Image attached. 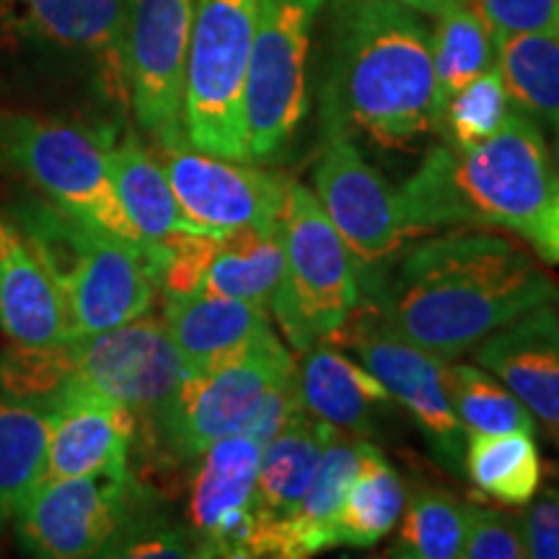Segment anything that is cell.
Segmentation results:
<instances>
[{
	"label": "cell",
	"instance_id": "cell-1",
	"mask_svg": "<svg viewBox=\"0 0 559 559\" xmlns=\"http://www.w3.org/2000/svg\"><path fill=\"white\" fill-rule=\"evenodd\" d=\"M362 298L404 340L451 360L526 311L559 300V285L513 239L453 230L402 251Z\"/></svg>",
	"mask_w": 559,
	"mask_h": 559
},
{
	"label": "cell",
	"instance_id": "cell-2",
	"mask_svg": "<svg viewBox=\"0 0 559 559\" xmlns=\"http://www.w3.org/2000/svg\"><path fill=\"white\" fill-rule=\"evenodd\" d=\"M321 122L326 135L360 132L386 151L436 132L430 29L415 9L334 0Z\"/></svg>",
	"mask_w": 559,
	"mask_h": 559
},
{
	"label": "cell",
	"instance_id": "cell-3",
	"mask_svg": "<svg viewBox=\"0 0 559 559\" xmlns=\"http://www.w3.org/2000/svg\"><path fill=\"white\" fill-rule=\"evenodd\" d=\"M559 179L542 124L513 109L481 143H438L400 187L409 236L440 228H500L528 239Z\"/></svg>",
	"mask_w": 559,
	"mask_h": 559
},
{
	"label": "cell",
	"instance_id": "cell-4",
	"mask_svg": "<svg viewBox=\"0 0 559 559\" xmlns=\"http://www.w3.org/2000/svg\"><path fill=\"white\" fill-rule=\"evenodd\" d=\"M16 221L58 280L73 340L115 330L153 309L160 290L153 247L120 239L50 202L21 210Z\"/></svg>",
	"mask_w": 559,
	"mask_h": 559
},
{
	"label": "cell",
	"instance_id": "cell-5",
	"mask_svg": "<svg viewBox=\"0 0 559 559\" xmlns=\"http://www.w3.org/2000/svg\"><path fill=\"white\" fill-rule=\"evenodd\" d=\"M277 230L285 277L270 300V317L290 347L304 353L337 332L355 309L360 298L358 272L317 194L300 181H290L285 190Z\"/></svg>",
	"mask_w": 559,
	"mask_h": 559
},
{
	"label": "cell",
	"instance_id": "cell-6",
	"mask_svg": "<svg viewBox=\"0 0 559 559\" xmlns=\"http://www.w3.org/2000/svg\"><path fill=\"white\" fill-rule=\"evenodd\" d=\"M0 166L24 177L50 205L120 239L145 243L117 200L107 138L79 124L0 111Z\"/></svg>",
	"mask_w": 559,
	"mask_h": 559
},
{
	"label": "cell",
	"instance_id": "cell-7",
	"mask_svg": "<svg viewBox=\"0 0 559 559\" xmlns=\"http://www.w3.org/2000/svg\"><path fill=\"white\" fill-rule=\"evenodd\" d=\"M260 0H194L185 81V130L194 148L243 160L247 70Z\"/></svg>",
	"mask_w": 559,
	"mask_h": 559
},
{
	"label": "cell",
	"instance_id": "cell-8",
	"mask_svg": "<svg viewBox=\"0 0 559 559\" xmlns=\"http://www.w3.org/2000/svg\"><path fill=\"white\" fill-rule=\"evenodd\" d=\"M55 366L60 389L50 409L75 400H99L156 417L187 376L164 319L151 313L55 345Z\"/></svg>",
	"mask_w": 559,
	"mask_h": 559
},
{
	"label": "cell",
	"instance_id": "cell-9",
	"mask_svg": "<svg viewBox=\"0 0 559 559\" xmlns=\"http://www.w3.org/2000/svg\"><path fill=\"white\" fill-rule=\"evenodd\" d=\"M326 0H260L247 91L249 164H275L309 115V52Z\"/></svg>",
	"mask_w": 559,
	"mask_h": 559
},
{
	"label": "cell",
	"instance_id": "cell-10",
	"mask_svg": "<svg viewBox=\"0 0 559 559\" xmlns=\"http://www.w3.org/2000/svg\"><path fill=\"white\" fill-rule=\"evenodd\" d=\"M296 376V358L275 330L207 368L187 370L156 419L179 456H202L218 440L247 432L270 391Z\"/></svg>",
	"mask_w": 559,
	"mask_h": 559
},
{
	"label": "cell",
	"instance_id": "cell-11",
	"mask_svg": "<svg viewBox=\"0 0 559 559\" xmlns=\"http://www.w3.org/2000/svg\"><path fill=\"white\" fill-rule=\"evenodd\" d=\"M326 342H342L353 349L386 386L391 400L409 412L438 464L456 477L464 474L466 432L445 389V358L396 334L373 300L362 296Z\"/></svg>",
	"mask_w": 559,
	"mask_h": 559
},
{
	"label": "cell",
	"instance_id": "cell-12",
	"mask_svg": "<svg viewBox=\"0 0 559 559\" xmlns=\"http://www.w3.org/2000/svg\"><path fill=\"white\" fill-rule=\"evenodd\" d=\"M313 185V194L353 257L360 296H370L412 239L400 190L347 135H326Z\"/></svg>",
	"mask_w": 559,
	"mask_h": 559
},
{
	"label": "cell",
	"instance_id": "cell-13",
	"mask_svg": "<svg viewBox=\"0 0 559 559\" xmlns=\"http://www.w3.org/2000/svg\"><path fill=\"white\" fill-rule=\"evenodd\" d=\"M194 0H124L130 109L153 143L187 138L185 81Z\"/></svg>",
	"mask_w": 559,
	"mask_h": 559
},
{
	"label": "cell",
	"instance_id": "cell-14",
	"mask_svg": "<svg viewBox=\"0 0 559 559\" xmlns=\"http://www.w3.org/2000/svg\"><path fill=\"white\" fill-rule=\"evenodd\" d=\"M130 469L41 479L16 510L19 539L37 557H99L128 526Z\"/></svg>",
	"mask_w": 559,
	"mask_h": 559
},
{
	"label": "cell",
	"instance_id": "cell-15",
	"mask_svg": "<svg viewBox=\"0 0 559 559\" xmlns=\"http://www.w3.org/2000/svg\"><path fill=\"white\" fill-rule=\"evenodd\" d=\"M262 445L236 432L202 453L190 495L194 557L249 559L270 555V526L257 508Z\"/></svg>",
	"mask_w": 559,
	"mask_h": 559
},
{
	"label": "cell",
	"instance_id": "cell-16",
	"mask_svg": "<svg viewBox=\"0 0 559 559\" xmlns=\"http://www.w3.org/2000/svg\"><path fill=\"white\" fill-rule=\"evenodd\" d=\"M156 158L185 218L213 234L275 221L290 185L260 164L202 153L190 138L156 143Z\"/></svg>",
	"mask_w": 559,
	"mask_h": 559
},
{
	"label": "cell",
	"instance_id": "cell-17",
	"mask_svg": "<svg viewBox=\"0 0 559 559\" xmlns=\"http://www.w3.org/2000/svg\"><path fill=\"white\" fill-rule=\"evenodd\" d=\"M0 26L21 41L86 60L104 99L130 107L124 0H0Z\"/></svg>",
	"mask_w": 559,
	"mask_h": 559
},
{
	"label": "cell",
	"instance_id": "cell-18",
	"mask_svg": "<svg viewBox=\"0 0 559 559\" xmlns=\"http://www.w3.org/2000/svg\"><path fill=\"white\" fill-rule=\"evenodd\" d=\"M474 360L526 404L559 449V300L489 334L474 347Z\"/></svg>",
	"mask_w": 559,
	"mask_h": 559
},
{
	"label": "cell",
	"instance_id": "cell-19",
	"mask_svg": "<svg viewBox=\"0 0 559 559\" xmlns=\"http://www.w3.org/2000/svg\"><path fill=\"white\" fill-rule=\"evenodd\" d=\"M0 330L24 347L73 340L58 280L11 215H0Z\"/></svg>",
	"mask_w": 559,
	"mask_h": 559
},
{
	"label": "cell",
	"instance_id": "cell-20",
	"mask_svg": "<svg viewBox=\"0 0 559 559\" xmlns=\"http://www.w3.org/2000/svg\"><path fill=\"white\" fill-rule=\"evenodd\" d=\"M296 383L300 404L311 417L358 438L370 436L379 412L394 404L386 386L362 362H353L326 340L300 353Z\"/></svg>",
	"mask_w": 559,
	"mask_h": 559
},
{
	"label": "cell",
	"instance_id": "cell-21",
	"mask_svg": "<svg viewBox=\"0 0 559 559\" xmlns=\"http://www.w3.org/2000/svg\"><path fill=\"white\" fill-rule=\"evenodd\" d=\"M45 479L130 469L135 412L99 400H75L52 409Z\"/></svg>",
	"mask_w": 559,
	"mask_h": 559
},
{
	"label": "cell",
	"instance_id": "cell-22",
	"mask_svg": "<svg viewBox=\"0 0 559 559\" xmlns=\"http://www.w3.org/2000/svg\"><path fill=\"white\" fill-rule=\"evenodd\" d=\"M160 319L187 370L226 360L272 330L267 306L207 293L166 296Z\"/></svg>",
	"mask_w": 559,
	"mask_h": 559
},
{
	"label": "cell",
	"instance_id": "cell-23",
	"mask_svg": "<svg viewBox=\"0 0 559 559\" xmlns=\"http://www.w3.org/2000/svg\"><path fill=\"white\" fill-rule=\"evenodd\" d=\"M360 440L345 430H332L317 474L296 510L275 528V557L304 559L334 549V521L349 481L358 472Z\"/></svg>",
	"mask_w": 559,
	"mask_h": 559
},
{
	"label": "cell",
	"instance_id": "cell-24",
	"mask_svg": "<svg viewBox=\"0 0 559 559\" xmlns=\"http://www.w3.org/2000/svg\"><path fill=\"white\" fill-rule=\"evenodd\" d=\"M107 160L117 200L148 247L174 234L202 230L185 218L158 158L135 135L107 138Z\"/></svg>",
	"mask_w": 559,
	"mask_h": 559
},
{
	"label": "cell",
	"instance_id": "cell-25",
	"mask_svg": "<svg viewBox=\"0 0 559 559\" xmlns=\"http://www.w3.org/2000/svg\"><path fill=\"white\" fill-rule=\"evenodd\" d=\"M332 430V425L311 417L300 404L283 430L267 445H262L260 472H257V508L270 521L272 531L288 519L309 489ZM272 557H275V539H272Z\"/></svg>",
	"mask_w": 559,
	"mask_h": 559
},
{
	"label": "cell",
	"instance_id": "cell-26",
	"mask_svg": "<svg viewBox=\"0 0 559 559\" xmlns=\"http://www.w3.org/2000/svg\"><path fill=\"white\" fill-rule=\"evenodd\" d=\"M283 277L285 251L275 218L270 223L223 230L198 293L251 300L270 309V300L275 298Z\"/></svg>",
	"mask_w": 559,
	"mask_h": 559
},
{
	"label": "cell",
	"instance_id": "cell-27",
	"mask_svg": "<svg viewBox=\"0 0 559 559\" xmlns=\"http://www.w3.org/2000/svg\"><path fill=\"white\" fill-rule=\"evenodd\" d=\"M404 485L381 449L360 440L358 472L349 481L345 500L334 521V544L337 547H376L386 539L402 519Z\"/></svg>",
	"mask_w": 559,
	"mask_h": 559
},
{
	"label": "cell",
	"instance_id": "cell-28",
	"mask_svg": "<svg viewBox=\"0 0 559 559\" xmlns=\"http://www.w3.org/2000/svg\"><path fill=\"white\" fill-rule=\"evenodd\" d=\"M52 415L50 407L0 394V523L45 479Z\"/></svg>",
	"mask_w": 559,
	"mask_h": 559
},
{
	"label": "cell",
	"instance_id": "cell-29",
	"mask_svg": "<svg viewBox=\"0 0 559 559\" xmlns=\"http://www.w3.org/2000/svg\"><path fill=\"white\" fill-rule=\"evenodd\" d=\"M495 68L513 107L555 130L559 124V32L495 39Z\"/></svg>",
	"mask_w": 559,
	"mask_h": 559
},
{
	"label": "cell",
	"instance_id": "cell-30",
	"mask_svg": "<svg viewBox=\"0 0 559 559\" xmlns=\"http://www.w3.org/2000/svg\"><path fill=\"white\" fill-rule=\"evenodd\" d=\"M464 472L487 498L523 508L542 489V456L534 432L466 436Z\"/></svg>",
	"mask_w": 559,
	"mask_h": 559
},
{
	"label": "cell",
	"instance_id": "cell-31",
	"mask_svg": "<svg viewBox=\"0 0 559 559\" xmlns=\"http://www.w3.org/2000/svg\"><path fill=\"white\" fill-rule=\"evenodd\" d=\"M430 32L432 73H436V124L445 102L495 66V37L474 3L456 0L438 13Z\"/></svg>",
	"mask_w": 559,
	"mask_h": 559
},
{
	"label": "cell",
	"instance_id": "cell-32",
	"mask_svg": "<svg viewBox=\"0 0 559 559\" xmlns=\"http://www.w3.org/2000/svg\"><path fill=\"white\" fill-rule=\"evenodd\" d=\"M443 376L451 407L466 436H498L519 430L536 436V419L526 404L487 368L445 360Z\"/></svg>",
	"mask_w": 559,
	"mask_h": 559
},
{
	"label": "cell",
	"instance_id": "cell-33",
	"mask_svg": "<svg viewBox=\"0 0 559 559\" xmlns=\"http://www.w3.org/2000/svg\"><path fill=\"white\" fill-rule=\"evenodd\" d=\"M466 502L443 489H415L404 502L391 557L404 559H459L466 539Z\"/></svg>",
	"mask_w": 559,
	"mask_h": 559
},
{
	"label": "cell",
	"instance_id": "cell-34",
	"mask_svg": "<svg viewBox=\"0 0 559 559\" xmlns=\"http://www.w3.org/2000/svg\"><path fill=\"white\" fill-rule=\"evenodd\" d=\"M513 109L500 70L492 66L445 102L438 115L436 132L443 135V143L466 148L495 135L513 115Z\"/></svg>",
	"mask_w": 559,
	"mask_h": 559
},
{
	"label": "cell",
	"instance_id": "cell-35",
	"mask_svg": "<svg viewBox=\"0 0 559 559\" xmlns=\"http://www.w3.org/2000/svg\"><path fill=\"white\" fill-rule=\"evenodd\" d=\"M464 559H523L528 557L519 519L500 510L469 506L466 508Z\"/></svg>",
	"mask_w": 559,
	"mask_h": 559
},
{
	"label": "cell",
	"instance_id": "cell-36",
	"mask_svg": "<svg viewBox=\"0 0 559 559\" xmlns=\"http://www.w3.org/2000/svg\"><path fill=\"white\" fill-rule=\"evenodd\" d=\"M495 39L508 34L559 32V0H472Z\"/></svg>",
	"mask_w": 559,
	"mask_h": 559
},
{
	"label": "cell",
	"instance_id": "cell-37",
	"mask_svg": "<svg viewBox=\"0 0 559 559\" xmlns=\"http://www.w3.org/2000/svg\"><path fill=\"white\" fill-rule=\"evenodd\" d=\"M107 557H194L190 531H179L164 521H143L122 528L104 551Z\"/></svg>",
	"mask_w": 559,
	"mask_h": 559
},
{
	"label": "cell",
	"instance_id": "cell-38",
	"mask_svg": "<svg viewBox=\"0 0 559 559\" xmlns=\"http://www.w3.org/2000/svg\"><path fill=\"white\" fill-rule=\"evenodd\" d=\"M519 523L528 557L559 559V489L536 492Z\"/></svg>",
	"mask_w": 559,
	"mask_h": 559
},
{
	"label": "cell",
	"instance_id": "cell-39",
	"mask_svg": "<svg viewBox=\"0 0 559 559\" xmlns=\"http://www.w3.org/2000/svg\"><path fill=\"white\" fill-rule=\"evenodd\" d=\"M531 247L536 249V254L544 262L559 264V192L549 200V205L542 210L539 221L531 228L528 239Z\"/></svg>",
	"mask_w": 559,
	"mask_h": 559
},
{
	"label": "cell",
	"instance_id": "cell-40",
	"mask_svg": "<svg viewBox=\"0 0 559 559\" xmlns=\"http://www.w3.org/2000/svg\"><path fill=\"white\" fill-rule=\"evenodd\" d=\"M396 3H404L409 5V9H415L417 13H428V16H438V13H443L449 5L456 3V0H396Z\"/></svg>",
	"mask_w": 559,
	"mask_h": 559
},
{
	"label": "cell",
	"instance_id": "cell-41",
	"mask_svg": "<svg viewBox=\"0 0 559 559\" xmlns=\"http://www.w3.org/2000/svg\"><path fill=\"white\" fill-rule=\"evenodd\" d=\"M551 132H555V148H551L549 153H551V164H555V174L559 179V124Z\"/></svg>",
	"mask_w": 559,
	"mask_h": 559
}]
</instances>
